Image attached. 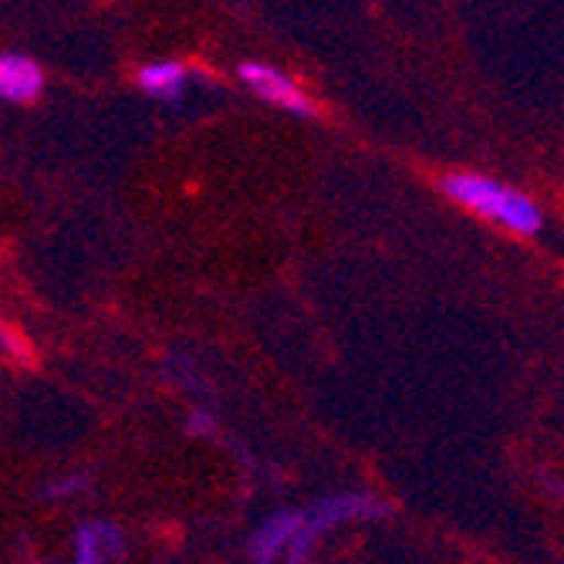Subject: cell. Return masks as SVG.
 I'll use <instances>...</instances> for the list:
<instances>
[{
    "mask_svg": "<svg viewBox=\"0 0 564 564\" xmlns=\"http://www.w3.org/2000/svg\"><path fill=\"white\" fill-rule=\"evenodd\" d=\"M443 193L459 203V207H467L474 214H480L484 220H494L500 224L503 230L510 234H521V237H531L541 230V210L538 203L528 199L524 193L510 189L490 176H477V173H453L443 180Z\"/></svg>",
    "mask_w": 564,
    "mask_h": 564,
    "instance_id": "cell-1",
    "label": "cell"
},
{
    "mask_svg": "<svg viewBox=\"0 0 564 564\" xmlns=\"http://www.w3.org/2000/svg\"><path fill=\"white\" fill-rule=\"evenodd\" d=\"M382 503L369 494H335L322 503H315L307 514H301V528L288 544V564H304V554L312 547V541L318 534H325L328 528L341 524V521H355V518H379Z\"/></svg>",
    "mask_w": 564,
    "mask_h": 564,
    "instance_id": "cell-2",
    "label": "cell"
},
{
    "mask_svg": "<svg viewBox=\"0 0 564 564\" xmlns=\"http://www.w3.org/2000/svg\"><path fill=\"white\" fill-rule=\"evenodd\" d=\"M240 78L258 91L264 101H271V106H281L294 116H312L315 106L312 98H307L288 75H281L278 68H268V65H258V62H247L240 65Z\"/></svg>",
    "mask_w": 564,
    "mask_h": 564,
    "instance_id": "cell-3",
    "label": "cell"
},
{
    "mask_svg": "<svg viewBox=\"0 0 564 564\" xmlns=\"http://www.w3.org/2000/svg\"><path fill=\"white\" fill-rule=\"evenodd\" d=\"M126 551V538L109 521H88L75 534V564H112Z\"/></svg>",
    "mask_w": 564,
    "mask_h": 564,
    "instance_id": "cell-4",
    "label": "cell"
},
{
    "mask_svg": "<svg viewBox=\"0 0 564 564\" xmlns=\"http://www.w3.org/2000/svg\"><path fill=\"white\" fill-rule=\"evenodd\" d=\"M41 85H44V75L34 58L18 55V51L0 55V98L31 101V98H37Z\"/></svg>",
    "mask_w": 564,
    "mask_h": 564,
    "instance_id": "cell-5",
    "label": "cell"
},
{
    "mask_svg": "<svg viewBox=\"0 0 564 564\" xmlns=\"http://www.w3.org/2000/svg\"><path fill=\"white\" fill-rule=\"evenodd\" d=\"M301 528V514L297 510H284V514H274L268 524L258 528V534L250 538V554L253 564H271L281 551H288L291 538Z\"/></svg>",
    "mask_w": 564,
    "mask_h": 564,
    "instance_id": "cell-6",
    "label": "cell"
},
{
    "mask_svg": "<svg viewBox=\"0 0 564 564\" xmlns=\"http://www.w3.org/2000/svg\"><path fill=\"white\" fill-rule=\"evenodd\" d=\"M183 85H186V72L176 62H156L139 72V88L160 101H176L183 95Z\"/></svg>",
    "mask_w": 564,
    "mask_h": 564,
    "instance_id": "cell-7",
    "label": "cell"
},
{
    "mask_svg": "<svg viewBox=\"0 0 564 564\" xmlns=\"http://www.w3.org/2000/svg\"><path fill=\"white\" fill-rule=\"evenodd\" d=\"M0 358H11V362H28L31 358L28 341L14 328H8L4 322H0Z\"/></svg>",
    "mask_w": 564,
    "mask_h": 564,
    "instance_id": "cell-8",
    "label": "cell"
},
{
    "mask_svg": "<svg viewBox=\"0 0 564 564\" xmlns=\"http://www.w3.org/2000/svg\"><path fill=\"white\" fill-rule=\"evenodd\" d=\"M85 487H88V480H85V477H68V480L51 484V487L44 490V497H47V500H65V497H75V494H82Z\"/></svg>",
    "mask_w": 564,
    "mask_h": 564,
    "instance_id": "cell-9",
    "label": "cell"
},
{
    "mask_svg": "<svg viewBox=\"0 0 564 564\" xmlns=\"http://www.w3.org/2000/svg\"><path fill=\"white\" fill-rule=\"evenodd\" d=\"M189 430H193V433H210V430H214V416H210V413H203V409H199V413L189 416Z\"/></svg>",
    "mask_w": 564,
    "mask_h": 564,
    "instance_id": "cell-10",
    "label": "cell"
}]
</instances>
